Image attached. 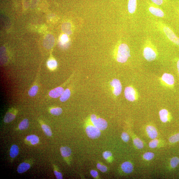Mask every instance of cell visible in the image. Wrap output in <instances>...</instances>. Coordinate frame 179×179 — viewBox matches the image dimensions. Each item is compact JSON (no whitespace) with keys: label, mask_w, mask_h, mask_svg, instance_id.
<instances>
[{"label":"cell","mask_w":179,"mask_h":179,"mask_svg":"<svg viewBox=\"0 0 179 179\" xmlns=\"http://www.w3.org/2000/svg\"><path fill=\"white\" fill-rule=\"evenodd\" d=\"M16 113L14 111H8L6 113L4 118V121L5 123H11L13 121L15 118Z\"/></svg>","instance_id":"9a60e30c"},{"label":"cell","mask_w":179,"mask_h":179,"mask_svg":"<svg viewBox=\"0 0 179 179\" xmlns=\"http://www.w3.org/2000/svg\"><path fill=\"white\" fill-rule=\"evenodd\" d=\"M121 168L122 170L127 174H130L133 172V166L131 162H125L122 164Z\"/></svg>","instance_id":"4fadbf2b"},{"label":"cell","mask_w":179,"mask_h":179,"mask_svg":"<svg viewBox=\"0 0 179 179\" xmlns=\"http://www.w3.org/2000/svg\"><path fill=\"white\" fill-rule=\"evenodd\" d=\"M60 151L62 156L65 158L70 157L72 153V150L70 148L67 146L61 147L60 148Z\"/></svg>","instance_id":"e0dca14e"},{"label":"cell","mask_w":179,"mask_h":179,"mask_svg":"<svg viewBox=\"0 0 179 179\" xmlns=\"http://www.w3.org/2000/svg\"><path fill=\"white\" fill-rule=\"evenodd\" d=\"M170 143H175L179 141V133L175 134L170 138L169 139Z\"/></svg>","instance_id":"1f68e13d"},{"label":"cell","mask_w":179,"mask_h":179,"mask_svg":"<svg viewBox=\"0 0 179 179\" xmlns=\"http://www.w3.org/2000/svg\"><path fill=\"white\" fill-rule=\"evenodd\" d=\"M179 164V158L177 157L172 158L170 161L171 166L173 168H175Z\"/></svg>","instance_id":"f1b7e54d"},{"label":"cell","mask_w":179,"mask_h":179,"mask_svg":"<svg viewBox=\"0 0 179 179\" xmlns=\"http://www.w3.org/2000/svg\"><path fill=\"white\" fill-rule=\"evenodd\" d=\"M121 138L123 141L125 142H127L129 141V134L126 132H123L122 133Z\"/></svg>","instance_id":"d590c367"},{"label":"cell","mask_w":179,"mask_h":179,"mask_svg":"<svg viewBox=\"0 0 179 179\" xmlns=\"http://www.w3.org/2000/svg\"><path fill=\"white\" fill-rule=\"evenodd\" d=\"M26 140L30 142L32 145H36L39 142V138L38 136L35 135H28L26 137Z\"/></svg>","instance_id":"ac0fdd59"},{"label":"cell","mask_w":179,"mask_h":179,"mask_svg":"<svg viewBox=\"0 0 179 179\" xmlns=\"http://www.w3.org/2000/svg\"><path fill=\"white\" fill-rule=\"evenodd\" d=\"M177 68L178 72L179 74V59L177 62Z\"/></svg>","instance_id":"ab89813d"},{"label":"cell","mask_w":179,"mask_h":179,"mask_svg":"<svg viewBox=\"0 0 179 179\" xmlns=\"http://www.w3.org/2000/svg\"><path fill=\"white\" fill-rule=\"evenodd\" d=\"M57 62L56 60H50L48 61L47 66L49 68L50 70H54L57 66Z\"/></svg>","instance_id":"83f0119b"},{"label":"cell","mask_w":179,"mask_h":179,"mask_svg":"<svg viewBox=\"0 0 179 179\" xmlns=\"http://www.w3.org/2000/svg\"><path fill=\"white\" fill-rule=\"evenodd\" d=\"M158 144V140L156 139H154L149 143V146L150 148H154L157 147Z\"/></svg>","instance_id":"e575fe53"},{"label":"cell","mask_w":179,"mask_h":179,"mask_svg":"<svg viewBox=\"0 0 179 179\" xmlns=\"http://www.w3.org/2000/svg\"><path fill=\"white\" fill-rule=\"evenodd\" d=\"M29 120L27 119H24L19 124L18 128L20 130L27 129L29 126Z\"/></svg>","instance_id":"603a6c76"},{"label":"cell","mask_w":179,"mask_h":179,"mask_svg":"<svg viewBox=\"0 0 179 179\" xmlns=\"http://www.w3.org/2000/svg\"><path fill=\"white\" fill-rule=\"evenodd\" d=\"M162 80L168 86H172L174 83V79L172 75L165 73L162 75Z\"/></svg>","instance_id":"9c48e42d"},{"label":"cell","mask_w":179,"mask_h":179,"mask_svg":"<svg viewBox=\"0 0 179 179\" xmlns=\"http://www.w3.org/2000/svg\"><path fill=\"white\" fill-rule=\"evenodd\" d=\"M129 46L125 43L118 45L115 52V57L117 62L124 63L127 62L130 56Z\"/></svg>","instance_id":"3957f363"},{"label":"cell","mask_w":179,"mask_h":179,"mask_svg":"<svg viewBox=\"0 0 179 179\" xmlns=\"http://www.w3.org/2000/svg\"><path fill=\"white\" fill-rule=\"evenodd\" d=\"M143 156L144 159L148 160H150L154 158V154L152 152H146L143 154Z\"/></svg>","instance_id":"4dcf8cb0"},{"label":"cell","mask_w":179,"mask_h":179,"mask_svg":"<svg viewBox=\"0 0 179 179\" xmlns=\"http://www.w3.org/2000/svg\"><path fill=\"white\" fill-rule=\"evenodd\" d=\"M136 91L133 87L129 86L126 87L125 90V95L127 100L133 101L136 98Z\"/></svg>","instance_id":"ba28073f"},{"label":"cell","mask_w":179,"mask_h":179,"mask_svg":"<svg viewBox=\"0 0 179 179\" xmlns=\"http://www.w3.org/2000/svg\"><path fill=\"white\" fill-rule=\"evenodd\" d=\"M152 3L158 6L164 5L166 3V0H151Z\"/></svg>","instance_id":"8d00e7d4"},{"label":"cell","mask_w":179,"mask_h":179,"mask_svg":"<svg viewBox=\"0 0 179 179\" xmlns=\"http://www.w3.org/2000/svg\"><path fill=\"white\" fill-rule=\"evenodd\" d=\"M90 174L93 178L95 179L99 178V174L97 170H91L90 171Z\"/></svg>","instance_id":"74e56055"},{"label":"cell","mask_w":179,"mask_h":179,"mask_svg":"<svg viewBox=\"0 0 179 179\" xmlns=\"http://www.w3.org/2000/svg\"><path fill=\"white\" fill-rule=\"evenodd\" d=\"M68 36L66 34H64L61 36L60 38V44L62 45H64L65 44L68 43Z\"/></svg>","instance_id":"836d02e7"},{"label":"cell","mask_w":179,"mask_h":179,"mask_svg":"<svg viewBox=\"0 0 179 179\" xmlns=\"http://www.w3.org/2000/svg\"><path fill=\"white\" fill-rule=\"evenodd\" d=\"M160 119L163 123L167 122L168 119L169 113L166 109H163L160 110L159 113Z\"/></svg>","instance_id":"d6986e66"},{"label":"cell","mask_w":179,"mask_h":179,"mask_svg":"<svg viewBox=\"0 0 179 179\" xmlns=\"http://www.w3.org/2000/svg\"><path fill=\"white\" fill-rule=\"evenodd\" d=\"M137 0H129L128 4V9L129 13L133 14L137 9Z\"/></svg>","instance_id":"5bb4252c"},{"label":"cell","mask_w":179,"mask_h":179,"mask_svg":"<svg viewBox=\"0 0 179 179\" xmlns=\"http://www.w3.org/2000/svg\"><path fill=\"white\" fill-rule=\"evenodd\" d=\"M41 127L42 131L46 136H49V137L52 136V132L49 126L45 124H42L41 125Z\"/></svg>","instance_id":"7402d4cb"},{"label":"cell","mask_w":179,"mask_h":179,"mask_svg":"<svg viewBox=\"0 0 179 179\" xmlns=\"http://www.w3.org/2000/svg\"><path fill=\"white\" fill-rule=\"evenodd\" d=\"M54 174L55 175L57 179H63L62 174L60 172H58L57 170H54Z\"/></svg>","instance_id":"f35d334b"},{"label":"cell","mask_w":179,"mask_h":179,"mask_svg":"<svg viewBox=\"0 0 179 179\" xmlns=\"http://www.w3.org/2000/svg\"><path fill=\"white\" fill-rule=\"evenodd\" d=\"M19 152V149L17 145L12 146L10 151V155L12 158H15L17 156Z\"/></svg>","instance_id":"44dd1931"},{"label":"cell","mask_w":179,"mask_h":179,"mask_svg":"<svg viewBox=\"0 0 179 179\" xmlns=\"http://www.w3.org/2000/svg\"><path fill=\"white\" fill-rule=\"evenodd\" d=\"M38 90V87L37 85H34L30 88L28 91V94L30 97H34L37 94Z\"/></svg>","instance_id":"d4e9b609"},{"label":"cell","mask_w":179,"mask_h":179,"mask_svg":"<svg viewBox=\"0 0 179 179\" xmlns=\"http://www.w3.org/2000/svg\"><path fill=\"white\" fill-rule=\"evenodd\" d=\"M97 169L102 172H106L107 171V166L101 162H98L97 164Z\"/></svg>","instance_id":"f546056e"},{"label":"cell","mask_w":179,"mask_h":179,"mask_svg":"<svg viewBox=\"0 0 179 179\" xmlns=\"http://www.w3.org/2000/svg\"><path fill=\"white\" fill-rule=\"evenodd\" d=\"M71 95V92L70 90L66 89L64 90V92L61 95L60 97V100L62 102H65L68 100L70 98Z\"/></svg>","instance_id":"ffe728a7"},{"label":"cell","mask_w":179,"mask_h":179,"mask_svg":"<svg viewBox=\"0 0 179 179\" xmlns=\"http://www.w3.org/2000/svg\"><path fill=\"white\" fill-rule=\"evenodd\" d=\"M143 53L144 57L148 62L154 61L157 57V50L149 38H147L144 41Z\"/></svg>","instance_id":"6da1fadb"},{"label":"cell","mask_w":179,"mask_h":179,"mask_svg":"<svg viewBox=\"0 0 179 179\" xmlns=\"http://www.w3.org/2000/svg\"><path fill=\"white\" fill-rule=\"evenodd\" d=\"M90 120L93 125L101 131H104L107 128L108 123L106 121L95 115H91Z\"/></svg>","instance_id":"5b68a950"},{"label":"cell","mask_w":179,"mask_h":179,"mask_svg":"<svg viewBox=\"0 0 179 179\" xmlns=\"http://www.w3.org/2000/svg\"><path fill=\"white\" fill-rule=\"evenodd\" d=\"M54 39L53 36L51 34H48L44 38V46L46 48L50 49L54 46Z\"/></svg>","instance_id":"8fae6325"},{"label":"cell","mask_w":179,"mask_h":179,"mask_svg":"<svg viewBox=\"0 0 179 179\" xmlns=\"http://www.w3.org/2000/svg\"><path fill=\"white\" fill-rule=\"evenodd\" d=\"M155 24L156 27L164 34L170 41L179 46V38L169 27L160 21L156 22Z\"/></svg>","instance_id":"7a4b0ae2"},{"label":"cell","mask_w":179,"mask_h":179,"mask_svg":"<svg viewBox=\"0 0 179 179\" xmlns=\"http://www.w3.org/2000/svg\"><path fill=\"white\" fill-rule=\"evenodd\" d=\"M133 143L137 148L138 149H142L144 147V144L143 142L139 138H134L133 140Z\"/></svg>","instance_id":"484cf974"},{"label":"cell","mask_w":179,"mask_h":179,"mask_svg":"<svg viewBox=\"0 0 179 179\" xmlns=\"http://www.w3.org/2000/svg\"><path fill=\"white\" fill-rule=\"evenodd\" d=\"M85 130L87 136L91 139H96L101 135V131L93 125L90 120V123L87 124Z\"/></svg>","instance_id":"277c9868"},{"label":"cell","mask_w":179,"mask_h":179,"mask_svg":"<svg viewBox=\"0 0 179 179\" xmlns=\"http://www.w3.org/2000/svg\"><path fill=\"white\" fill-rule=\"evenodd\" d=\"M146 131L149 137L152 139H154L158 135L157 130L153 126H148L146 128Z\"/></svg>","instance_id":"7c38bea8"},{"label":"cell","mask_w":179,"mask_h":179,"mask_svg":"<svg viewBox=\"0 0 179 179\" xmlns=\"http://www.w3.org/2000/svg\"><path fill=\"white\" fill-rule=\"evenodd\" d=\"M103 156L107 162H111L113 161V154L110 151H106L103 152Z\"/></svg>","instance_id":"cb8c5ba5"},{"label":"cell","mask_w":179,"mask_h":179,"mask_svg":"<svg viewBox=\"0 0 179 179\" xmlns=\"http://www.w3.org/2000/svg\"><path fill=\"white\" fill-rule=\"evenodd\" d=\"M50 112L52 115L58 116L60 115L62 113V109L60 107H55L51 109Z\"/></svg>","instance_id":"4316f807"},{"label":"cell","mask_w":179,"mask_h":179,"mask_svg":"<svg viewBox=\"0 0 179 179\" xmlns=\"http://www.w3.org/2000/svg\"><path fill=\"white\" fill-rule=\"evenodd\" d=\"M30 164L27 162H23L18 166L17 171L19 174H22L29 170L30 168Z\"/></svg>","instance_id":"2e32d148"},{"label":"cell","mask_w":179,"mask_h":179,"mask_svg":"<svg viewBox=\"0 0 179 179\" xmlns=\"http://www.w3.org/2000/svg\"><path fill=\"white\" fill-rule=\"evenodd\" d=\"M148 9L152 15L160 18L164 17L165 14L162 10L153 3H148Z\"/></svg>","instance_id":"8992f818"},{"label":"cell","mask_w":179,"mask_h":179,"mask_svg":"<svg viewBox=\"0 0 179 179\" xmlns=\"http://www.w3.org/2000/svg\"><path fill=\"white\" fill-rule=\"evenodd\" d=\"M64 91V88L62 87H57L50 91L49 93V95L52 98H58L62 95Z\"/></svg>","instance_id":"30bf717a"},{"label":"cell","mask_w":179,"mask_h":179,"mask_svg":"<svg viewBox=\"0 0 179 179\" xmlns=\"http://www.w3.org/2000/svg\"><path fill=\"white\" fill-rule=\"evenodd\" d=\"M111 86L113 89V94L115 96H119L122 92V86L120 81L117 79H114L111 81Z\"/></svg>","instance_id":"52a82bcc"},{"label":"cell","mask_w":179,"mask_h":179,"mask_svg":"<svg viewBox=\"0 0 179 179\" xmlns=\"http://www.w3.org/2000/svg\"><path fill=\"white\" fill-rule=\"evenodd\" d=\"M70 23H65L63 26L62 30L65 32L67 34H70L71 33V26Z\"/></svg>","instance_id":"d6a6232c"}]
</instances>
